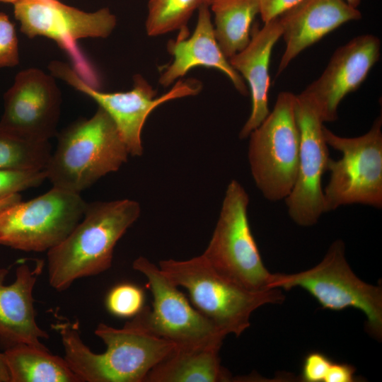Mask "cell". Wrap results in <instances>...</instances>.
Here are the masks:
<instances>
[{
  "mask_svg": "<svg viewBox=\"0 0 382 382\" xmlns=\"http://www.w3.org/2000/svg\"><path fill=\"white\" fill-rule=\"evenodd\" d=\"M13 5L21 31L29 38L42 36L53 40L71 58L74 69L91 85L98 79L77 45L83 38H106L115 29L116 16L109 8L86 12L57 0H18Z\"/></svg>",
  "mask_w": 382,
  "mask_h": 382,
  "instance_id": "9",
  "label": "cell"
},
{
  "mask_svg": "<svg viewBox=\"0 0 382 382\" xmlns=\"http://www.w3.org/2000/svg\"><path fill=\"white\" fill-rule=\"evenodd\" d=\"M87 203L80 194L52 187L0 214V245L23 251H48L82 219Z\"/></svg>",
  "mask_w": 382,
  "mask_h": 382,
  "instance_id": "10",
  "label": "cell"
},
{
  "mask_svg": "<svg viewBox=\"0 0 382 382\" xmlns=\"http://www.w3.org/2000/svg\"><path fill=\"white\" fill-rule=\"evenodd\" d=\"M380 52L377 36L366 34L354 37L335 50L322 74L303 91L314 101L324 122L337 119L340 103L363 83Z\"/></svg>",
  "mask_w": 382,
  "mask_h": 382,
  "instance_id": "15",
  "label": "cell"
},
{
  "mask_svg": "<svg viewBox=\"0 0 382 382\" xmlns=\"http://www.w3.org/2000/svg\"><path fill=\"white\" fill-rule=\"evenodd\" d=\"M21 201L19 193L14 194L6 198L0 199V214L9 207Z\"/></svg>",
  "mask_w": 382,
  "mask_h": 382,
  "instance_id": "31",
  "label": "cell"
},
{
  "mask_svg": "<svg viewBox=\"0 0 382 382\" xmlns=\"http://www.w3.org/2000/svg\"><path fill=\"white\" fill-rule=\"evenodd\" d=\"M140 212L139 204L128 199L87 203L82 219L71 232L47 251L50 286L62 291L76 279L108 270L115 246Z\"/></svg>",
  "mask_w": 382,
  "mask_h": 382,
  "instance_id": "2",
  "label": "cell"
},
{
  "mask_svg": "<svg viewBox=\"0 0 382 382\" xmlns=\"http://www.w3.org/2000/svg\"><path fill=\"white\" fill-rule=\"evenodd\" d=\"M0 382H10V376L3 352H0Z\"/></svg>",
  "mask_w": 382,
  "mask_h": 382,
  "instance_id": "32",
  "label": "cell"
},
{
  "mask_svg": "<svg viewBox=\"0 0 382 382\" xmlns=\"http://www.w3.org/2000/svg\"><path fill=\"white\" fill-rule=\"evenodd\" d=\"M19 60L15 26L5 13L0 12V68L16 66Z\"/></svg>",
  "mask_w": 382,
  "mask_h": 382,
  "instance_id": "27",
  "label": "cell"
},
{
  "mask_svg": "<svg viewBox=\"0 0 382 382\" xmlns=\"http://www.w3.org/2000/svg\"><path fill=\"white\" fill-rule=\"evenodd\" d=\"M132 267L146 277V286L153 296L151 309L144 306L133 321L176 347L222 345L226 336L192 306L158 266L139 257Z\"/></svg>",
  "mask_w": 382,
  "mask_h": 382,
  "instance_id": "12",
  "label": "cell"
},
{
  "mask_svg": "<svg viewBox=\"0 0 382 382\" xmlns=\"http://www.w3.org/2000/svg\"><path fill=\"white\" fill-rule=\"evenodd\" d=\"M295 112L300 135L298 173L284 200L291 219L309 227L325 213L321 181L330 156L324 121L314 101L303 92L296 95Z\"/></svg>",
  "mask_w": 382,
  "mask_h": 382,
  "instance_id": "13",
  "label": "cell"
},
{
  "mask_svg": "<svg viewBox=\"0 0 382 382\" xmlns=\"http://www.w3.org/2000/svg\"><path fill=\"white\" fill-rule=\"evenodd\" d=\"M301 0H259V14L267 23L294 7Z\"/></svg>",
  "mask_w": 382,
  "mask_h": 382,
  "instance_id": "29",
  "label": "cell"
},
{
  "mask_svg": "<svg viewBox=\"0 0 382 382\" xmlns=\"http://www.w3.org/2000/svg\"><path fill=\"white\" fill-rule=\"evenodd\" d=\"M128 155L114 122L98 107L90 118L79 119L62 131L44 170L52 187L80 194L117 171Z\"/></svg>",
  "mask_w": 382,
  "mask_h": 382,
  "instance_id": "3",
  "label": "cell"
},
{
  "mask_svg": "<svg viewBox=\"0 0 382 382\" xmlns=\"http://www.w3.org/2000/svg\"><path fill=\"white\" fill-rule=\"evenodd\" d=\"M145 294L142 288L125 282L112 287L105 298L108 311L119 318H132L144 307Z\"/></svg>",
  "mask_w": 382,
  "mask_h": 382,
  "instance_id": "25",
  "label": "cell"
},
{
  "mask_svg": "<svg viewBox=\"0 0 382 382\" xmlns=\"http://www.w3.org/2000/svg\"><path fill=\"white\" fill-rule=\"evenodd\" d=\"M187 31L175 40L168 43V51L173 56L172 62L159 77V83L168 86L197 66L215 68L224 73L236 89L247 95L248 89L241 76L231 66L216 41L209 6L202 4L198 8V17L192 34Z\"/></svg>",
  "mask_w": 382,
  "mask_h": 382,
  "instance_id": "18",
  "label": "cell"
},
{
  "mask_svg": "<svg viewBox=\"0 0 382 382\" xmlns=\"http://www.w3.org/2000/svg\"><path fill=\"white\" fill-rule=\"evenodd\" d=\"M213 0H202V4H207L208 5H209V4Z\"/></svg>",
  "mask_w": 382,
  "mask_h": 382,
  "instance_id": "35",
  "label": "cell"
},
{
  "mask_svg": "<svg viewBox=\"0 0 382 382\" xmlns=\"http://www.w3.org/2000/svg\"><path fill=\"white\" fill-rule=\"evenodd\" d=\"M356 369L347 363L332 362L324 382H353Z\"/></svg>",
  "mask_w": 382,
  "mask_h": 382,
  "instance_id": "30",
  "label": "cell"
},
{
  "mask_svg": "<svg viewBox=\"0 0 382 382\" xmlns=\"http://www.w3.org/2000/svg\"><path fill=\"white\" fill-rule=\"evenodd\" d=\"M163 274L185 289L192 306L225 336H240L250 325L252 313L266 304L282 303L281 289H245L218 273L203 255L186 260H161Z\"/></svg>",
  "mask_w": 382,
  "mask_h": 382,
  "instance_id": "4",
  "label": "cell"
},
{
  "mask_svg": "<svg viewBox=\"0 0 382 382\" xmlns=\"http://www.w3.org/2000/svg\"><path fill=\"white\" fill-rule=\"evenodd\" d=\"M347 2L353 7L357 8L359 5L361 0H346Z\"/></svg>",
  "mask_w": 382,
  "mask_h": 382,
  "instance_id": "33",
  "label": "cell"
},
{
  "mask_svg": "<svg viewBox=\"0 0 382 382\" xmlns=\"http://www.w3.org/2000/svg\"><path fill=\"white\" fill-rule=\"evenodd\" d=\"M51 154L49 141L32 139L0 126V170H44Z\"/></svg>",
  "mask_w": 382,
  "mask_h": 382,
  "instance_id": "23",
  "label": "cell"
},
{
  "mask_svg": "<svg viewBox=\"0 0 382 382\" xmlns=\"http://www.w3.org/2000/svg\"><path fill=\"white\" fill-rule=\"evenodd\" d=\"M62 95L54 77L39 69L18 72L4 96L0 126L24 137L49 141L57 133Z\"/></svg>",
  "mask_w": 382,
  "mask_h": 382,
  "instance_id": "14",
  "label": "cell"
},
{
  "mask_svg": "<svg viewBox=\"0 0 382 382\" xmlns=\"http://www.w3.org/2000/svg\"><path fill=\"white\" fill-rule=\"evenodd\" d=\"M18 0H0V2L8 3V4H15Z\"/></svg>",
  "mask_w": 382,
  "mask_h": 382,
  "instance_id": "34",
  "label": "cell"
},
{
  "mask_svg": "<svg viewBox=\"0 0 382 382\" xmlns=\"http://www.w3.org/2000/svg\"><path fill=\"white\" fill-rule=\"evenodd\" d=\"M45 179V170H0V199L40 185Z\"/></svg>",
  "mask_w": 382,
  "mask_h": 382,
  "instance_id": "26",
  "label": "cell"
},
{
  "mask_svg": "<svg viewBox=\"0 0 382 382\" xmlns=\"http://www.w3.org/2000/svg\"><path fill=\"white\" fill-rule=\"evenodd\" d=\"M279 17L286 47L277 76L305 49L342 24L361 19L362 15L346 0H301Z\"/></svg>",
  "mask_w": 382,
  "mask_h": 382,
  "instance_id": "17",
  "label": "cell"
},
{
  "mask_svg": "<svg viewBox=\"0 0 382 382\" xmlns=\"http://www.w3.org/2000/svg\"><path fill=\"white\" fill-rule=\"evenodd\" d=\"M221 347H176L149 372L144 382L231 381V374L221 364Z\"/></svg>",
  "mask_w": 382,
  "mask_h": 382,
  "instance_id": "20",
  "label": "cell"
},
{
  "mask_svg": "<svg viewBox=\"0 0 382 382\" xmlns=\"http://www.w3.org/2000/svg\"><path fill=\"white\" fill-rule=\"evenodd\" d=\"M202 0H149L146 30L158 36L186 28L194 11Z\"/></svg>",
  "mask_w": 382,
  "mask_h": 382,
  "instance_id": "24",
  "label": "cell"
},
{
  "mask_svg": "<svg viewBox=\"0 0 382 382\" xmlns=\"http://www.w3.org/2000/svg\"><path fill=\"white\" fill-rule=\"evenodd\" d=\"M44 266L41 259H35L33 265L20 264L9 285L4 282L9 270L0 268V344L4 349L18 344L44 347L40 340L49 337L36 322L33 296Z\"/></svg>",
  "mask_w": 382,
  "mask_h": 382,
  "instance_id": "16",
  "label": "cell"
},
{
  "mask_svg": "<svg viewBox=\"0 0 382 382\" xmlns=\"http://www.w3.org/2000/svg\"><path fill=\"white\" fill-rule=\"evenodd\" d=\"M327 144L342 154L328 159L329 182L323 189L325 212L344 205L361 204L382 208V117L356 137L338 136L323 127Z\"/></svg>",
  "mask_w": 382,
  "mask_h": 382,
  "instance_id": "8",
  "label": "cell"
},
{
  "mask_svg": "<svg viewBox=\"0 0 382 382\" xmlns=\"http://www.w3.org/2000/svg\"><path fill=\"white\" fill-rule=\"evenodd\" d=\"M308 291L326 309H359L366 318L368 331L376 338L382 336V289L359 279L345 257V245L336 240L316 266L294 274H272L270 288Z\"/></svg>",
  "mask_w": 382,
  "mask_h": 382,
  "instance_id": "5",
  "label": "cell"
},
{
  "mask_svg": "<svg viewBox=\"0 0 382 382\" xmlns=\"http://www.w3.org/2000/svg\"><path fill=\"white\" fill-rule=\"evenodd\" d=\"M214 31L226 58L243 50L250 40L252 23L259 13V0H213Z\"/></svg>",
  "mask_w": 382,
  "mask_h": 382,
  "instance_id": "22",
  "label": "cell"
},
{
  "mask_svg": "<svg viewBox=\"0 0 382 382\" xmlns=\"http://www.w3.org/2000/svg\"><path fill=\"white\" fill-rule=\"evenodd\" d=\"M10 382H81L64 358L45 347L18 344L4 351Z\"/></svg>",
  "mask_w": 382,
  "mask_h": 382,
  "instance_id": "21",
  "label": "cell"
},
{
  "mask_svg": "<svg viewBox=\"0 0 382 382\" xmlns=\"http://www.w3.org/2000/svg\"><path fill=\"white\" fill-rule=\"evenodd\" d=\"M296 95L279 93L272 112L248 136V161L254 182L270 202L285 199L296 183L300 135Z\"/></svg>",
  "mask_w": 382,
  "mask_h": 382,
  "instance_id": "6",
  "label": "cell"
},
{
  "mask_svg": "<svg viewBox=\"0 0 382 382\" xmlns=\"http://www.w3.org/2000/svg\"><path fill=\"white\" fill-rule=\"evenodd\" d=\"M52 327L61 337L66 362L81 382H144L176 347L132 320L122 328L98 324L95 335L106 345L100 354L83 342L78 322L59 321Z\"/></svg>",
  "mask_w": 382,
  "mask_h": 382,
  "instance_id": "1",
  "label": "cell"
},
{
  "mask_svg": "<svg viewBox=\"0 0 382 382\" xmlns=\"http://www.w3.org/2000/svg\"><path fill=\"white\" fill-rule=\"evenodd\" d=\"M282 32L279 16L264 23L261 28L256 26L248 45L228 59L231 66L248 82L251 96V112L239 133L241 139L248 138L270 113L269 65L273 47Z\"/></svg>",
  "mask_w": 382,
  "mask_h": 382,
  "instance_id": "19",
  "label": "cell"
},
{
  "mask_svg": "<svg viewBox=\"0 0 382 382\" xmlns=\"http://www.w3.org/2000/svg\"><path fill=\"white\" fill-rule=\"evenodd\" d=\"M332 361L324 354L311 352L304 358L301 377L305 382H324Z\"/></svg>",
  "mask_w": 382,
  "mask_h": 382,
  "instance_id": "28",
  "label": "cell"
},
{
  "mask_svg": "<svg viewBox=\"0 0 382 382\" xmlns=\"http://www.w3.org/2000/svg\"><path fill=\"white\" fill-rule=\"evenodd\" d=\"M249 196L233 180L225 192L219 217L202 254L221 275L253 292L272 289V273L265 267L252 233L248 216Z\"/></svg>",
  "mask_w": 382,
  "mask_h": 382,
  "instance_id": "7",
  "label": "cell"
},
{
  "mask_svg": "<svg viewBox=\"0 0 382 382\" xmlns=\"http://www.w3.org/2000/svg\"><path fill=\"white\" fill-rule=\"evenodd\" d=\"M49 69L76 90L93 99L114 122L129 155L140 156L143 153L141 131L149 114L158 105L179 98L195 96L202 84L195 79L176 82L168 92L156 97V91L141 75L133 77L132 88L125 92L106 93L85 81L66 63L52 61Z\"/></svg>",
  "mask_w": 382,
  "mask_h": 382,
  "instance_id": "11",
  "label": "cell"
}]
</instances>
